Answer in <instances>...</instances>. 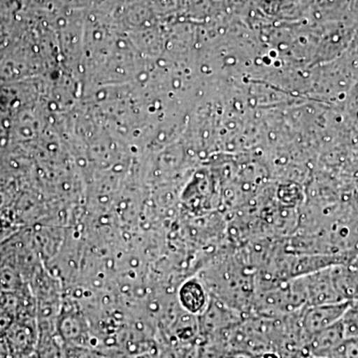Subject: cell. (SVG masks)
Returning <instances> with one entry per match:
<instances>
[{"instance_id":"cell-1","label":"cell","mask_w":358,"mask_h":358,"mask_svg":"<svg viewBox=\"0 0 358 358\" xmlns=\"http://www.w3.org/2000/svg\"><path fill=\"white\" fill-rule=\"evenodd\" d=\"M352 301H338L326 305L306 306L301 310V329L308 339L313 334L334 326L343 319Z\"/></svg>"},{"instance_id":"cell-2","label":"cell","mask_w":358,"mask_h":358,"mask_svg":"<svg viewBox=\"0 0 358 358\" xmlns=\"http://www.w3.org/2000/svg\"><path fill=\"white\" fill-rule=\"evenodd\" d=\"M307 293V306L326 305V303L345 301L336 292L331 275V267L301 275Z\"/></svg>"},{"instance_id":"cell-3","label":"cell","mask_w":358,"mask_h":358,"mask_svg":"<svg viewBox=\"0 0 358 358\" xmlns=\"http://www.w3.org/2000/svg\"><path fill=\"white\" fill-rule=\"evenodd\" d=\"M345 339V329L341 320L334 326L310 336L306 345V352L308 357L331 358Z\"/></svg>"},{"instance_id":"cell-4","label":"cell","mask_w":358,"mask_h":358,"mask_svg":"<svg viewBox=\"0 0 358 358\" xmlns=\"http://www.w3.org/2000/svg\"><path fill=\"white\" fill-rule=\"evenodd\" d=\"M178 298L181 307L190 315H202L208 307L207 289L199 279L186 281L179 289Z\"/></svg>"},{"instance_id":"cell-5","label":"cell","mask_w":358,"mask_h":358,"mask_svg":"<svg viewBox=\"0 0 358 358\" xmlns=\"http://www.w3.org/2000/svg\"><path fill=\"white\" fill-rule=\"evenodd\" d=\"M331 272L341 300L352 303L358 301V271L343 263L331 266Z\"/></svg>"},{"instance_id":"cell-6","label":"cell","mask_w":358,"mask_h":358,"mask_svg":"<svg viewBox=\"0 0 358 358\" xmlns=\"http://www.w3.org/2000/svg\"><path fill=\"white\" fill-rule=\"evenodd\" d=\"M331 358H358V338H345Z\"/></svg>"},{"instance_id":"cell-7","label":"cell","mask_w":358,"mask_h":358,"mask_svg":"<svg viewBox=\"0 0 358 358\" xmlns=\"http://www.w3.org/2000/svg\"><path fill=\"white\" fill-rule=\"evenodd\" d=\"M256 358H281V357L275 352H268Z\"/></svg>"},{"instance_id":"cell-8","label":"cell","mask_w":358,"mask_h":358,"mask_svg":"<svg viewBox=\"0 0 358 358\" xmlns=\"http://www.w3.org/2000/svg\"><path fill=\"white\" fill-rule=\"evenodd\" d=\"M251 358H254V357H251Z\"/></svg>"}]
</instances>
